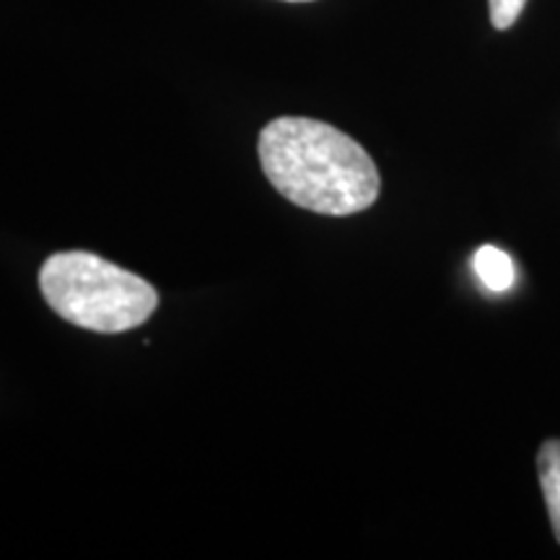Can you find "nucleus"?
Listing matches in <instances>:
<instances>
[{
  "mask_svg": "<svg viewBox=\"0 0 560 560\" xmlns=\"http://www.w3.org/2000/svg\"><path fill=\"white\" fill-rule=\"evenodd\" d=\"M260 164L293 206L353 215L380 198V172L361 143L312 117H278L260 132Z\"/></svg>",
  "mask_w": 560,
  "mask_h": 560,
  "instance_id": "1",
  "label": "nucleus"
},
{
  "mask_svg": "<svg viewBox=\"0 0 560 560\" xmlns=\"http://www.w3.org/2000/svg\"><path fill=\"white\" fill-rule=\"evenodd\" d=\"M488 5H490V24L503 32L516 24V19L522 16L527 0H488Z\"/></svg>",
  "mask_w": 560,
  "mask_h": 560,
  "instance_id": "5",
  "label": "nucleus"
},
{
  "mask_svg": "<svg viewBox=\"0 0 560 560\" xmlns=\"http://www.w3.org/2000/svg\"><path fill=\"white\" fill-rule=\"evenodd\" d=\"M537 467H540L542 495L548 503L552 535L560 542V441H545L540 454H537Z\"/></svg>",
  "mask_w": 560,
  "mask_h": 560,
  "instance_id": "3",
  "label": "nucleus"
},
{
  "mask_svg": "<svg viewBox=\"0 0 560 560\" xmlns=\"http://www.w3.org/2000/svg\"><path fill=\"white\" fill-rule=\"evenodd\" d=\"M39 291L70 325L94 332H125L156 312L159 293L149 280L91 252H58L39 270Z\"/></svg>",
  "mask_w": 560,
  "mask_h": 560,
  "instance_id": "2",
  "label": "nucleus"
},
{
  "mask_svg": "<svg viewBox=\"0 0 560 560\" xmlns=\"http://www.w3.org/2000/svg\"><path fill=\"white\" fill-rule=\"evenodd\" d=\"M475 272H478V278L482 280V285L490 291L501 293V291H509L511 285H514V278H516V270H514V262H511V257L506 252L493 247V244H486V247H480L475 252Z\"/></svg>",
  "mask_w": 560,
  "mask_h": 560,
  "instance_id": "4",
  "label": "nucleus"
},
{
  "mask_svg": "<svg viewBox=\"0 0 560 560\" xmlns=\"http://www.w3.org/2000/svg\"><path fill=\"white\" fill-rule=\"evenodd\" d=\"M285 3H310V0H285Z\"/></svg>",
  "mask_w": 560,
  "mask_h": 560,
  "instance_id": "6",
  "label": "nucleus"
}]
</instances>
